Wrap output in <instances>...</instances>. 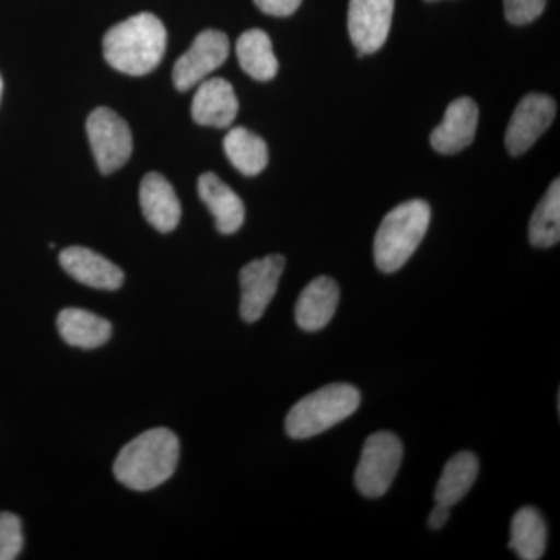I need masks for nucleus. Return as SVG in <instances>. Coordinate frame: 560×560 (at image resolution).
I'll return each instance as SVG.
<instances>
[{
    "instance_id": "obj_7",
    "label": "nucleus",
    "mask_w": 560,
    "mask_h": 560,
    "mask_svg": "<svg viewBox=\"0 0 560 560\" xmlns=\"http://www.w3.org/2000/svg\"><path fill=\"white\" fill-rule=\"evenodd\" d=\"M285 270V257L280 254H270L264 259L249 261L241 271V315L246 323H256L272 298L278 293L282 272Z\"/></svg>"
},
{
    "instance_id": "obj_9",
    "label": "nucleus",
    "mask_w": 560,
    "mask_h": 560,
    "mask_svg": "<svg viewBox=\"0 0 560 560\" xmlns=\"http://www.w3.org/2000/svg\"><path fill=\"white\" fill-rule=\"evenodd\" d=\"M556 102L550 95L528 94L523 97L508 125L506 149L512 156H522L555 121Z\"/></svg>"
},
{
    "instance_id": "obj_11",
    "label": "nucleus",
    "mask_w": 560,
    "mask_h": 560,
    "mask_svg": "<svg viewBox=\"0 0 560 560\" xmlns=\"http://www.w3.org/2000/svg\"><path fill=\"white\" fill-rule=\"evenodd\" d=\"M60 265L70 278L91 289L114 291L124 285V271L117 265L83 246L61 250Z\"/></svg>"
},
{
    "instance_id": "obj_10",
    "label": "nucleus",
    "mask_w": 560,
    "mask_h": 560,
    "mask_svg": "<svg viewBox=\"0 0 560 560\" xmlns=\"http://www.w3.org/2000/svg\"><path fill=\"white\" fill-rule=\"evenodd\" d=\"M396 0H350L348 28L360 57L385 46Z\"/></svg>"
},
{
    "instance_id": "obj_28",
    "label": "nucleus",
    "mask_w": 560,
    "mask_h": 560,
    "mask_svg": "<svg viewBox=\"0 0 560 560\" xmlns=\"http://www.w3.org/2000/svg\"><path fill=\"white\" fill-rule=\"evenodd\" d=\"M429 2H433V0H429Z\"/></svg>"
},
{
    "instance_id": "obj_1",
    "label": "nucleus",
    "mask_w": 560,
    "mask_h": 560,
    "mask_svg": "<svg viewBox=\"0 0 560 560\" xmlns=\"http://www.w3.org/2000/svg\"><path fill=\"white\" fill-rule=\"evenodd\" d=\"M179 463L178 436L168 429L143 431L121 448L114 475L125 488L136 492L160 488L175 474Z\"/></svg>"
},
{
    "instance_id": "obj_12",
    "label": "nucleus",
    "mask_w": 560,
    "mask_h": 560,
    "mask_svg": "<svg viewBox=\"0 0 560 560\" xmlns=\"http://www.w3.org/2000/svg\"><path fill=\"white\" fill-rule=\"evenodd\" d=\"M478 117L477 103L471 98L460 97L452 102L442 124L431 132V145L442 154H455L466 149L474 142Z\"/></svg>"
},
{
    "instance_id": "obj_4",
    "label": "nucleus",
    "mask_w": 560,
    "mask_h": 560,
    "mask_svg": "<svg viewBox=\"0 0 560 560\" xmlns=\"http://www.w3.org/2000/svg\"><path fill=\"white\" fill-rule=\"evenodd\" d=\"M360 401V390L348 383L324 386L291 408L285 419L287 434L293 440L318 436L359 410Z\"/></svg>"
},
{
    "instance_id": "obj_27",
    "label": "nucleus",
    "mask_w": 560,
    "mask_h": 560,
    "mask_svg": "<svg viewBox=\"0 0 560 560\" xmlns=\"http://www.w3.org/2000/svg\"><path fill=\"white\" fill-rule=\"evenodd\" d=\"M2 91H3V81H2V77H0V98H2Z\"/></svg>"
},
{
    "instance_id": "obj_19",
    "label": "nucleus",
    "mask_w": 560,
    "mask_h": 560,
    "mask_svg": "<svg viewBox=\"0 0 560 560\" xmlns=\"http://www.w3.org/2000/svg\"><path fill=\"white\" fill-rule=\"evenodd\" d=\"M235 50H237L242 69L254 80L275 79L279 70V62L267 33L260 28H250L238 38Z\"/></svg>"
},
{
    "instance_id": "obj_6",
    "label": "nucleus",
    "mask_w": 560,
    "mask_h": 560,
    "mask_svg": "<svg viewBox=\"0 0 560 560\" xmlns=\"http://www.w3.org/2000/svg\"><path fill=\"white\" fill-rule=\"evenodd\" d=\"M86 130L103 175H110L127 164L132 153V136L119 114L109 108H97L88 117Z\"/></svg>"
},
{
    "instance_id": "obj_15",
    "label": "nucleus",
    "mask_w": 560,
    "mask_h": 560,
    "mask_svg": "<svg viewBox=\"0 0 560 560\" xmlns=\"http://www.w3.org/2000/svg\"><path fill=\"white\" fill-rule=\"evenodd\" d=\"M340 302V289L334 279L319 276L313 279L298 300L294 316L296 324L305 331L324 329L334 318Z\"/></svg>"
},
{
    "instance_id": "obj_24",
    "label": "nucleus",
    "mask_w": 560,
    "mask_h": 560,
    "mask_svg": "<svg viewBox=\"0 0 560 560\" xmlns=\"http://www.w3.org/2000/svg\"><path fill=\"white\" fill-rule=\"evenodd\" d=\"M506 20L514 25L536 21L544 13L547 0H503Z\"/></svg>"
},
{
    "instance_id": "obj_18",
    "label": "nucleus",
    "mask_w": 560,
    "mask_h": 560,
    "mask_svg": "<svg viewBox=\"0 0 560 560\" xmlns=\"http://www.w3.org/2000/svg\"><path fill=\"white\" fill-rule=\"evenodd\" d=\"M480 471V460L471 452L456 453L442 471L434 499L436 503L452 508L459 503L477 480Z\"/></svg>"
},
{
    "instance_id": "obj_8",
    "label": "nucleus",
    "mask_w": 560,
    "mask_h": 560,
    "mask_svg": "<svg viewBox=\"0 0 560 560\" xmlns=\"http://www.w3.org/2000/svg\"><path fill=\"white\" fill-rule=\"evenodd\" d=\"M230 57V39L223 32L205 31L173 68L176 90L186 92L208 79Z\"/></svg>"
},
{
    "instance_id": "obj_25",
    "label": "nucleus",
    "mask_w": 560,
    "mask_h": 560,
    "mask_svg": "<svg viewBox=\"0 0 560 560\" xmlns=\"http://www.w3.org/2000/svg\"><path fill=\"white\" fill-rule=\"evenodd\" d=\"M264 13L285 18L300 9L302 0H254Z\"/></svg>"
},
{
    "instance_id": "obj_26",
    "label": "nucleus",
    "mask_w": 560,
    "mask_h": 560,
    "mask_svg": "<svg viewBox=\"0 0 560 560\" xmlns=\"http://www.w3.org/2000/svg\"><path fill=\"white\" fill-rule=\"evenodd\" d=\"M448 517H451V508L445 506V504L436 503V506H434V510L431 511L430 514V528L441 529L442 526H445V523L448 522Z\"/></svg>"
},
{
    "instance_id": "obj_23",
    "label": "nucleus",
    "mask_w": 560,
    "mask_h": 560,
    "mask_svg": "<svg viewBox=\"0 0 560 560\" xmlns=\"http://www.w3.org/2000/svg\"><path fill=\"white\" fill-rule=\"evenodd\" d=\"M24 548L22 523L18 515L11 512H0V560L20 558Z\"/></svg>"
},
{
    "instance_id": "obj_16",
    "label": "nucleus",
    "mask_w": 560,
    "mask_h": 560,
    "mask_svg": "<svg viewBox=\"0 0 560 560\" xmlns=\"http://www.w3.org/2000/svg\"><path fill=\"white\" fill-rule=\"evenodd\" d=\"M198 194L221 234H234L245 223V205L234 190L223 183L215 173H205L198 179Z\"/></svg>"
},
{
    "instance_id": "obj_17",
    "label": "nucleus",
    "mask_w": 560,
    "mask_h": 560,
    "mask_svg": "<svg viewBox=\"0 0 560 560\" xmlns=\"http://www.w3.org/2000/svg\"><path fill=\"white\" fill-rule=\"evenodd\" d=\"M57 326L62 340L80 349L101 348L113 335L108 319L83 308H65L58 315Z\"/></svg>"
},
{
    "instance_id": "obj_5",
    "label": "nucleus",
    "mask_w": 560,
    "mask_h": 560,
    "mask_svg": "<svg viewBox=\"0 0 560 560\" xmlns=\"http://www.w3.org/2000/svg\"><path fill=\"white\" fill-rule=\"evenodd\" d=\"M404 445L389 431H378L368 438L355 471V485L368 499L385 495L400 469Z\"/></svg>"
},
{
    "instance_id": "obj_21",
    "label": "nucleus",
    "mask_w": 560,
    "mask_h": 560,
    "mask_svg": "<svg viewBox=\"0 0 560 560\" xmlns=\"http://www.w3.org/2000/svg\"><path fill=\"white\" fill-rule=\"evenodd\" d=\"M223 145L228 160L245 176L259 175L268 165L267 143L248 128H232Z\"/></svg>"
},
{
    "instance_id": "obj_14",
    "label": "nucleus",
    "mask_w": 560,
    "mask_h": 560,
    "mask_svg": "<svg viewBox=\"0 0 560 560\" xmlns=\"http://www.w3.org/2000/svg\"><path fill=\"white\" fill-rule=\"evenodd\" d=\"M140 208L154 230L167 234L176 230L180 220V205L176 191L160 173H149L140 183Z\"/></svg>"
},
{
    "instance_id": "obj_13",
    "label": "nucleus",
    "mask_w": 560,
    "mask_h": 560,
    "mask_svg": "<svg viewBox=\"0 0 560 560\" xmlns=\"http://www.w3.org/2000/svg\"><path fill=\"white\" fill-rule=\"evenodd\" d=\"M238 113V101L234 88L224 79L201 81L194 103L191 117L202 127L228 128Z\"/></svg>"
},
{
    "instance_id": "obj_22",
    "label": "nucleus",
    "mask_w": 560,
    "mask_h": 560,
    "mask_svg": "<svg viewBox=\"0 0 560 560\" xmlns=\"http://www.w3.org/2000/svg\"><path fill=\"white\" fill-rule=\"evenodd\" d=\"M560 238V180H552L529 223V241L537 248L558 245Z\"/></svg>"
},
{
    "instance_id": "obj_3",
    "label": "nucleus",
    "mask_w": 560,
    "mask_h": 560,
    "mask_svg": "<svg viewBox=\"0 0 560 560\" xmlns=\"http://www.w3.org/2000/svg\"><path fill=\"white\" fill-rule=\"evenodd\" d=\"M431 209L425 201L401 202L383 219L374 241V259L383 272L399 271L429 231Z\"/></svg>"
},
{
    "instance_id": "obj_20",
    "label": "nucleus",
    "mask_w": 560,
    "mask_h": 560,
    "mask_svg": "<svg viewBox=\"0 0 560 560\" xmlns=\"http://www.w3.org/2000/svg\"><path fill=\"white\" fill-rule=\"evenodd\" d=\"M510 548L523 560L544 558L547 548V525L536 508L515 512L511 523Z\"/></svg>"
},
{
    "instance_id": "obj_2",
    "label": "nucleus",
    "mask_w": 560,
    "mask_h": 560,
    "mask_svg": "<svg viewBox=\"0 0 560 560\" xmlns=\"http://www.w3.org/2000/svg\"><path fill=\"white\" fill-rule=\"evenodd\" d=\"M167 47V32L154 14L140 13L114 25L103 38V54L110 68L128 75H147L160 66Z\"/></svg>"
}]
</instances>
